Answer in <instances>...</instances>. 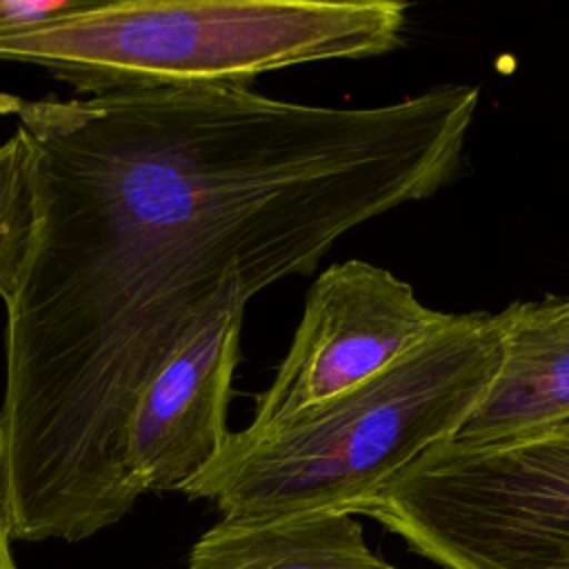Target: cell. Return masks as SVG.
Wrapping results in <instances>:
<instances>
[{
    "mask_svg": "<svg viewBox=\"0 0 569 569\" xmlns=\"http://www.w3.org/2000/svg\"><path fill=\"white\" fill-rule=\"evenodd\" d=\"M36 227L33 191L24 142L18 133L0 144V300L7 302L22 278Z\"/></svg>",
    "mask_w": 569,
    "mask_h": 569,
    "instance_id": "cell-9",
    "label": "cell"
},
{
    "mask_svg": "<svg viewBox=\"0 0 569 569\" xmlns=\"http://www.w3.org/2000/svg\"><path fill=\"white\" fill-rule=\"evenodd\" d=\"M258 291L231 273L140 387L124 433L127 471L140 493L180 491L222 449L244 307Z\"/></svg>",
    "mask_w": 569,
    "mask_h": 569,
    "instance_id": "cell-6",
    "label": "cell"
},
{
    "mask_svg": "<svg viewBox=\"0 0 569 569\" xmlns=\"http://www.w3.org/2000/svg\"><path fill=\"white\" fill-rule=\"evenodd\" d=\"M493 380L453 442L493 445L569 422V311L558 298L511 302Z\"/></svg>",
    "mask_w": 569,
    "mask_h": 569,
    "instance_id": "cell-7",
    "label": "cell"
},
{
    "mask_svg": "<svg viewBox=\"0 0 569 569\" xmlns=\"http://www.w3.org/2000/svg\"><path fill=\"white\" fill-rule=\"evenodd\" d=\"M351 516L442 569H569V438L436 445Z\"/></svg>",
    "mask_w": 569,
    "mask_h": 569,
    "instance_id": "cell-4",
    "label": "cell"
},
{
    "mask_svg": "<svg viewBox=\"0 0 569 569\" xmlns=\"http://www.w3.org/2000/svg\"><path fill=\"white\" fill-rule=\"evenodd\" d=\"M407 9L398 0H87L67 18L0 36V62L40 67L80 96L249 87L284 67L389 53Z\"/></svg>",
    "mask_w": 569,
    "mask_h": 569,
    "instance_id": "cell-3",
    "label": "cell"
},
{
    "mask_svg": "<svg viewBox=\"0 0 569 569\" xmlns=\"http://www.w3.org/2000/svg\"><path fill=\"white\" fill-rule=\"evenodd\" d=\"M480 104L438 84L378 107L249 87L0 93L36 227L4 302L0 502L13 540L80 542L142 496L124 462L140 387L240 271L309 273L358 224L438 193Z\"/></svg>",
    "mask_w": 569,
    "mask_h": 569,
    "instance_id": "cell-1",
    "label": "cell"
},
{
    "mask_svg": "<svg viewBox=\"0 0 569 569\" xmlns=\"http://www.w3.org/2000/svg\"><path fill=\"white\" fill-rule=\"evenodd\" d=\"M447 318L385 267L356 258L327 267L307 291L289 351L244 429H269L367 382Z\"/></svg>",
    "mask_w": 569,
    "mask_h": 569,
    "instance_id": "cell-5",
    "label": "cell"
},
{
    "mask_svg": "<svg viewBox=\"0 0 569 569\" xmlns=\"http://www.w3.org/2000/svg\"><path fill=\"white\" fill-rule=\"evenodd\" d=\"M184 569H396L349 513L222 518L189 549Z\"/></svg>",
    "mask_w": 569,
    "mask_h": 569,
    "instance_id": "cell-8",
    "label": "cell"
},
{
    "mask_svg": "<svg viewBox=\"0 0 569 569\" xmlns=\"http://www.w3.org/2000/svg\"><path fill=\"white\" fill-rule=\"evenodd\" d=\"M549 431H556V433L569 438V422H565V425H560V427H556V429H549Z\"/></svg>",
    "mask_w": 569,
    "mask_h": 569,
    "instance_id": "cell-12",
    "label": "cell"
},
{
    "mask_svg": "<svg viewBox=\"0 0 569 569\" xmlns=\"http://www.w3.org/2000/svg\"><path fill=\"white\" fill-rule=\"evenodd\" d=\"M558 302L569 311V293H567V296H560V298H558Z\"/></svg>",
    "mask_w": 569,
    "mask_h": 569,
    "instance_id": "cell-13",
    "label": "cell"
},
{
    "mask_svg": "<svg viewBox=\"0 0 569 569\" xmlns=\"http://www.w3.org/2000/svg\"><path fill=\"white\" fill-rule=\"evenodd\" d=\"M11 533H9V525L2 511V502H0V569H18L16 560H13V551H11Z\"/></svg>",
    "mask_w": 569,
    "mask_h": 569,
    "instance_id": "cell-11",
    "label": "cell"
},
{
    "mask_svg": "<svg viewBox=\"0 0 569 569\" xmlns=\"http://www.w3.org/2000/svg\"><path fill=\"white\" fill-rule=\"evenodd\" d=\"M84 4L87 0H0V36L56 22Z\"/></svg>",
    "mask_w": 569,
    "mask_h": 569,
    "instance_id": "cell-10",
    "label": "cell"
},
{
    "mask_svg": "<svg viewBox=\"0 0 569 569\" xmlns=\"http://www.w3.org/2000/svg\"><path fill=\"white\" fill-rule=\"evenodd\" d=\"M502 316L449 313L367 382L262 431H231L180 493L231 520L353 513L396 473L449 442L485 398Z\"/></svg>",
    "mask_w": 569,
    "mask_h": 569,
    "instance_id": "cell-2",
    "label": "cell"
}]
</instances>
